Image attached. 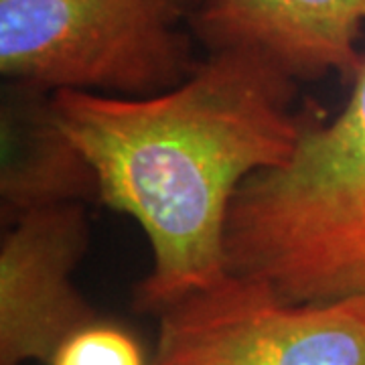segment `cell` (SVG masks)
I'll return each mask as SVG.
<instances>
[{
  "label": "cell",
  "instance_id": "cell-2",
  "mask_svg": "<svg viewBox=\"0 0 365 365\" xmlns=\"http://www.w3.org/2000/svg\"><path fill=\"white\" fill-rule=\"evenodd\" d=\"M225 256L292 302L365 299V59L339 114L307 120L287 163L242 182Z\"/></svg>",
  "mask_w": 365,
  "mask_h": 365
},
{
  "label": "cell",
  "instance_id": "cell-8",
  "mask_svg": "<svg viewBox=\"0 0 365 365\" xmlns=\"http://www.w3.org/2000/svg\"><path fill=\"white\" fill-rule=\"evenodd\" d=\"M49 365H146L138 343L124 329L91 323L57 349Z\"/></svg>",
  "mask_w": 365,
  "mask_h": 365
},
{
  "label": "cell",
  "instance_id": "cell-6",
  "mask_svg": "<svg viewBox=\"0 0 365 365\" xmlns=\"http://www.w3.org/2000/svg\"><path fill=\"white\" fill-rule=\"evenodd\" d=\"M365 0H193L189 26L209 51L256 49L290 78L353 76Z\"/></svg>",
  "mask_w": 365,
  "mask_h": 365
},
{
  "label": "cell",
  "instance_id": "cell-3",
  "mask_svg": "<svg viewBox=\"0 0 365 365\" xmlns=\"http://www.w3.org/2000/svg\"><path fill=\"white\" fill-rule=\"evenodd\" d=\"M193 0H0V71L25 90L148 98L199 61Z\"/></svg>",
  "mask_w": 365,
  "mask_h": 365
},
{
  "label": "cell",
  "instance_id": "cell-5",
  "mask_svg": "<svg viewBox=\"0 0 365 365\" xmlns=\"http://www.w3.org/2000/svg\"><path fill=\"white\" fill-rule=\"evenodd\" d=\"M0 244V365L51 364L98 314L73 287L90 230L79 201L16 213Z\"/></svg>",
  "mask_w": 365,
  "mask_h": 365
},
{
  "label": "cell",
  "instance_id": "cell-7",
  "mask_svg": "<svg viewBox=\"0 0 365 365\" xmlns=\"http://www.w3.org/2000/svg\"><path fill=\"white\" fill-rule=\"evenodd\" d=\"M23 130H11L9 153H4L0 191L4 207L25 211L31 207L79 201L93 193L96 185L88 165L79 157L61 130L55 126L49 102L23 124Z\"/></svg>",
  "mask_w": 365,
  "mask_h": 365
},
{
  "label": "cell",
  "instance_id": "cell-4",
  "mask_svg": "<svg viewBox=\"0 0 365 365\" xmlns=\"http://www.w3.org/2000/svg\"><path fill=\"white\" fill-rule=\"evenodd\" d=\"M150 365H365V299L292 302L227 272L158 314Z\"/></svg>",
  "mask_w": 365,
  "mask_h": 365
},
{
  "label": "cell",
  "instance_id": "cell-1",
  "mask_svg": "<svg viewBox=\"0 0 365 365\" xmlns=\"http://www.w3.org/2000/svg\"><path fill=\"white\" fill-rule=\"evenodd\" d=\"M294 98L297 79L256 49L209 51L182 83L148 98L53 91V122L88 165L96 197L148 240L138 311L160 314L227 274L234 195L294 153L307 124Z\"/></svg>",
  "mask_w": 365,
  "mask_h": 365
}]
</instances>
